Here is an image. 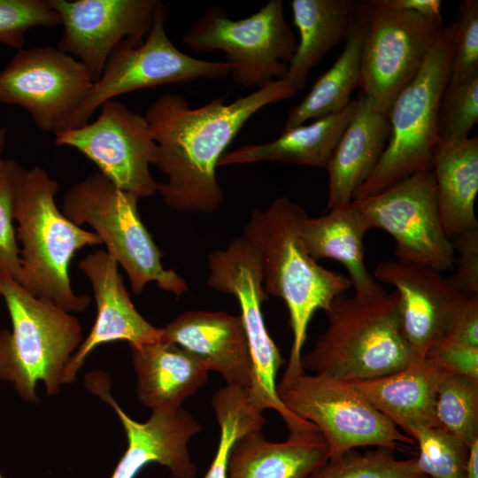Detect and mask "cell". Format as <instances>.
<instances>
[{
	"instance_id": "6da1fadb",
	"label": "cell",
	"mask_w": 478,
	"mask_h": 478,
	"mask_svg": "<svg viewBox=\"0 0 478 478\" xmlns=\"http://www.w3.org/2000/svg\"><path fill=\"white\" fill-rule=\"evenodd\" d=\"M297 93L283 79L229 104L227 96L197 108L179 94L166 93L156 99L144 117L157 147L154 166L166 176L158 184L165 204L188 213L217 211L224 195L216 168L227 146L256 112Z\"/></svg>"
},
{
	"instance_id": "7a4b0ae2",
	"label": "cell",
	"mask_w": 478,
	"mask_h": 478,
	"mask_svg": "<svg viewBox=\"0 0 478 478\" xmlns=\"http://www.w3.org/2000/svg\"><path fill=\"white\" fill-rule=\"evenodd\" d=\"M306 217L299 204L280 197L264 210L254 209L242 235L260 257L266 295L282 299L289 311L293 340L281 379L305 372L302 351L314 312L327 311L335 297L351 288L349 278L323 267L308 253L301 235Z\"/></svg>"
},
{
	"instance_id": "3957f363",
	"label": "cell",
	"mask_w": 478,
	"mask_h": 478,
	"mask_svg": "<svg viewBox=\"0 0 478 478\" xmlns=\"http://www.w3.org/2000/svg\"><path fill=\"white\" fill-rule=\"evenodd\" d=\"M58 181L42 167L24 170L14 210L16 238L21 243L19 283L37 298L68 312H81L89 305L90 297L73 292L70 262L77 251L102 241L58 210Z\"/></svg>"
},
{
	"instance_id": "277c9868",
	"label": "cell",
	"mask_w": 478,
	"mask_h": 478,
	"mask_svg": "<svg viewBox=\"0 0 478 478\" xmlns=\"http://www.w3.org/2000/svg\"><path fill=\"white\" fill-rule=\"evenodd\" d=\"M325 313L327 329L302 356L305 372L351 382L394 373L412 359L402 333L396 290L373 299L343 293Z\"/></svg>"
},
{
	"instance_id": "5b68a950",
	"label": "cell",
	"mask_w": 478,
	"mask_h": 478,
	"mask_svg": "<svg viewBox=\"0 0 478 478\" xmlns=\"http://www.w3.org/2000/svg\"><path fill=\"white\" fill-rule=\"evenodd\" d=\"M0 296L12 327L0 331V380L12 383L28 403L39 402L38 382H43L48 396L57 395L65 367L81 343L79 320L7 275L0 274Z\"/></svg>"
},
{
	"instance_id": "8992f818",
	"label": "cell",
	"mask_w": 478,
	"mask_h": 478,
	"mask_svg": "<svg viewBox=\"0 0 478 478\" xmlns=\"http://www.w3.org/2000/svg\"><path fill=\"white\" fill-rule=\"evenodd\" d=\"M454 29L455 22L443 25L421 68L394 100L388 114L385 150L353 200L374 196L415 173L432 170L438 109L448 81Z\"/></svg>"
},
{
	"instance_id": "52a82bcc",
	"label": "cell",
	"mask_w": 478,
	"mask_h": 478,
	"mask_svg": "<svg viewBox=\"0 0 478 478\" xmlns=\"http://www.w3.org/2000/svg\"><path fill=\"white\" fill-rule=\"evenodd\" d=\"M138 201L98 171L65 193L62 212L75 225L89 224L94 229L125 270L135 295L156 282L158 289L180 297L189 287L176 271L164 267L163 253L140 218Z\"/></svg>"
},
{
	"instance_id": "ba28073f",
	"label": "cell",
	"mask_w": 478,
	"mask_h": 478,
	"mask_svg": "<svg viewBox=\"0 0 478 478\" xmlns=\"http://www.w3.org/2000/svg\"><path fill=\"white\" fill-rule=\"evenodd\" d=\"M182 42L195 52H223L234 81L256 89L285 79L297 45L281 0H270L237 20L214 5L191 25Z\"/></svg>"
},
{
	"instance_id": "9c48e42d",
	"label": "cell",
	"mask_w": 478,
	"mask_h": 478,
	"mask_svg": "<svg viewBox=\"0 0 478 478\" xmlns=\"http://www.w3.org/2000/svg\"><path fill=\"white\" fill-rule=\"evenodd\" d=\"M276 389L286 408L318 428L329 459L358 447L396 450L414 443L347 382L303 372L281 379Z\"/></svg>"
},
{
	"instance_id": "30bf717a",
	"label": "cell",
	"mask_w": 478,
	"mask_h": 478,
	"mask_svg": "<svg viewBox=\"0 0 478 478\" xmlns=\"http://www.w3.org/2000/svg\"><path fill=\"white\" fill-rule=\"evenodd\" d=\"M208 268L207 285L235 297L240 306L251 361L247 389L251 403L261 412H277L289 430L298 428L304 420L286 408L277 394L276 376L285 360L264 321L261 306L268 296L263 287L257 250L243 236L235 237L227 248L208 255Z\"/></svg>"
},
{
	"instance_id": "8fae6325",
	"label": "cell",
	"mask_w": 478,
	"mask_h": 478,
	"mask_svg": "<svg viewBox=\"0 0 478 478\" xmlns=\"http://www.w3.org/2000/svg\"><path fill=\"white\" fill-rule=\"evenodd\" d=\"M361 93L388 116L400 91L416 76L443 27L442 19L391 7L387 0L364 1Z\"/></svg>"
},
{
	"instance_id": "7c38bea8",
	"label": "cell",
	"mask_w": 478,
	"mask_h": 478,
	"mask_svg": "<svg viewBox=\"0 0 478 478\" xmlns=\"http://www.w3.org/2000/svg\"><path fill=\"white\" fill-rule=\"evenodd\" d=\"M166 19L167 10L160 1L143 42L137 46L124 44L111 56L66 129L89 122L97 109L119 96L166 84H184L229 74V66L223 60L200 59L181 51L166 32Z\"/></svg>"
},
{
	"instance_id": "4fadbf2b",
	"label": "cell",
	"mask_w": 478,
	"mask_h": 478,
	"mask_svg": "<svg viewBox=\"0 0 478 478\" xmlns=\"http://www.w3.org/2000/svg\"><path fill=\"white\" fill-rule=\"evenodd\" d=\"M368 230L380 228L395 241L397 259L442 272L453 269L455 251L443 230L432 170L420 171L385 190L352 200Z\"/></svg>"
},
{
	"instance_id": "5bb4252c",
	"label": "cell",
	"mask_w": 478,
	"mask_h": 478,
	"mask_svg": "<svg viewBox=\"0 0 478 478\" xmlns=\"http://www.w3.org/2000/svg\"><path fill=\"white\" fill-rule=\"evenodd\" d=\"M94 82L81 62L57 47L24 48L0 72V103L20 106L55 135L67 128Z\"/></svg>"
},
{
	"instance_id": "9a60e30c",
	"label": "cell",
	"mask_w": 478,
	"mask_h": 478,
	"mask_svg": "<svg viewBox=\"0 0 478 478\" xmlns=\"http://www.w3.org/2000/svg\"><path fill=\"white\" fill-rule=\"evenodd\" d=\"M100 109L94 121L56 133L54 144L80 151L120 189L139 199L154 196L158 182L150 166L157 147L144 115L114 99Z\"/></svg>"
},
{
	"instance_id": "2e32d148",
	"label": "cell",
	"mask_w": 478,
	"mask_h": 478,
	"mask_svg": "<svg viewBox=\"0 0 478 478\" xmlns=\"http://www.w3.org/2000/svg\"><path fill=\"white\" fill-rule=\"evenodd\" d=\"M63 34L61 51L81 62L96 81L111 56L122 45L146 37L159 0H49Z\"/></svg>"
},
{
	"instance_id": "e0dca14e",
	"label": "cell",
	"mask_w": 478,
	"mask_h": 478,
	"mask_svg": "<svg viewBox=\"0 0 478 478\" xmlns=\"http://www.w3.org/2000/svg\"><path fill=\"white\" fill-rule=\"evenodd\" d=\"M87 389L112 407L125 430L127 447L110 478H135L150 463L166 467L173 478H195L197 467L188 449L200 423L184 408L152 412L145 422L130 418L112 397L109 376L88 374Z\"/></svg>"
},
{
	"instance_id": "ac0fdd59",
	"label": "cell",
	"mask_w": 478,
	"mask_h": 478,
	"mask_svg": "<svg viewBox=\"0 0 478 478\" xmlns=\"http://www.w3.org/2000/svg\"><path fill=\"white\" fill-rule=\"evenodd\" d=\"M374 277L397 292L402 333L413 357L425 358L449 338L463 294L440 271L418 263L384 260L375 266Z\"/></svg>"
},
{
	"instance_id": "d6986e66",
	"label": "cell",
	"mask_w": 478,
	"mask_h": 478,
	"mask_svg": "<svg viewBox=\"0 0 478 478\" xmlns=\"http://www.w3.org/2000/svg\"><path fill=\"white\" fill-rule=\"evenodd\" d=\"M79 269L91 283L97 312L90 333L65 367L62 385L76 381L85 358L100 344L127 341L137 347L161 341V328L152 326L135 309L111 254L96 250L79 262Z\"/></svg>"
},
{
	"instance_id": "ffe728a7",
	"label": "cell",
	"mask_w": 478,
	"mask_h": 478,
	"mask_svg": "<svg viewBox=\"0 0 478 478\" xmlns=\"http://www.w3.org/2000/svg\"><path fill=\"white\" fill-rule=\"evenodd\" d=\"M161 341L189 351L209 371L219 373L227 386L249 389L251 361L240 315L187 311L161 328Z\"/></svg>"
},
{
	"instance_id": "44dd1931",
	"label": "cell",
	"mask_w": 478,
	"mask_h": 478,
	"mask_svg": "<svg viewBox=\"0 0 478 478\" xmlns=\"http://www.w3.org/2000/svg\"><path fill=\"white\" fill-rule=\"evenodd\" d=\"M328 459V443L316 427L289 433L282 442L253 430L231 447L227 478H308Z\"/></svg>"
},
{
	"instance_id": "7402d4cb",
	"label": "cell",
	"mask_w": 478,
	"mask_h": 478,
	"mask_svg": "<svg viewBox=\"0 0 478 478\" xmlns=\"http://www.w3.org/2000/svg\"><path fill=\"white\" fill-rule=\"evenodd\" d=\"M389 133L388 116L376 111L359 93L356 112L325 168L328 174V211L351 203L355 191L378 166Z\"/></svg>"
},
{
	"instance_id": "603a6c76",
	"label": "cell",
	"mask_w": 478,
	"mask_h": 478,
	"mask_svg": "<svg viewBox=\"0 0 478 478\" xmlns=\"http://www.w3.org/2000/svg\"><path fill=\"white\" fill-rule=\"evenodd\" d=\"M443 373L428 358L413 357L394 373L349 383L408 436L413 428L438 426L435 405Z\"/></svg>"
},
{
	"instance_id": "cb8c5ba5",
	"label": "cell",
	"mask_w": 478,
	"mask_h": 478,
	"mask_svg": "<svg viewBox=\"0 0 478 478\" xmlns=\"http://www.w3.org/2000/svg\"><path fill=\"white\" fill-rule=\"evenodd\" d=\"M130 348L137 397L152 412L181 407L208 380L207 367L173 343L159 341Z\"/></svg>"
},
{
	"instance_id": "d4e9b609",
	"label": "cell",
	"mask_w": 478,
	"mask_h": 478,
	"mask_svg": "<svg viewBox=\"0 0 478 478\" xmlns=\"http://www.w3.org/2000/svg\"><path fill=\"white\" fill-rule=\"evenodd\" d=\"M369 231L360 212L348 204L334 207L320 217H306L301 235L305 249L316 261L336 260L349 274L355 297L373 299L387 294L365 264L364 236Z\"/></svg>"
},
{
	"instance_id": "484cf974",
	"label": "cell",
	"mask_w": 478,
	"mask_h": 478,
	"mask_svg": "<svg viewBox=\"0 0 478 478\" xmlns=\"http://www.w3.org/2000/svg\"><path fill=\"white\" fill-rule=\"evenodd\" d=\"M432 171L436 203L447 237L478 227L474 202L478 192V138L444 142L434 147Z\"/></svg>"
},
{
	"instance_id": "4316f807",
	"label": "cell",
	"mask_w": 478,
	"mask_h": 478,
	"mask_svg": "<svg viewBox=\"0 0 478 478\" xmlns=\"http://www.w3.org/2000/svg\"><path fill=\"white\" fill-rule=\"evenodd\" d=\"M356 109L357 99H351L343 111L297 126L273 141L225 152L218 166L270 161L325 169Z\"/></svg>"
},
{
	"instance_id": "83f0119b",
	"label": "cell",
	"mask_w": 478,
	"mask_h": 478,
	"mask_svg": "<svg viewBox=\"0 0 478 478\" xmlns=\"http://www.w3.org/2000/svg\"><path fill=\"white\" fill-rule=\"evenodd\" d=\"M363 1L293 0L294 24L299 33L296 51L285 79L302 90L310 71L334 47L346 41L354 27Z\"/></svg>"
},
{
	"instance_id": "f1b7e54d",
	"label": "cell",
	"mask_w": 478,
	"mask_h": 478,
	"mask_svg": "<svg viewBox=\"0 0 478 478\" xmlns=\"http://www.w3.org/2000/svg\"><path fill=\"white\" fill-rule=\"evenodd\" d=\"M366 26L363 1L342 53L301 102L289 110L281 133L308 120L337 113L349 104L351 93L360 83L361 54Z\"/></svg>"
},
{
	"instance_id": "f546056e",
	"label": "cell",
	"mask_w": 478,
	"mask_h": 478,
	"mask_svg": "<svg viewBox=\"0 0 478 478\" xmlns=\"http://www.w3.org/2000/svg\"><path fill=\"white\" fill-rule=\"evenodd\" d=\"M220 441L214 458L203 478H227V461L231 447L242 436L262 430L266 419L241 389L223 387L212 397Z\"/></svg>"
},
{
	"instance_id": "4dcf8cb0",
	"label": "cell",
	"mask_w": 478,
	"mask_h": 478,
	"mask_svg": "<svg viewBox=\"0 0 478 478\" xmlns=\"http://www.w3.org/2000/svg\"><path fill=\"white\" fill-rule=\"evenodd\" d=\"M435 412L438 426L470 447L478 441V380L443 373Z\"/></svg>"
},
{
	"instance_id": "1f68e13d",
	"label": "cell",
	"mask_w": 478,
	"mask_h": 478,
	"mask_svg": "<svg viewBox=\"0 0 478 478\" xmlns=\"http://www.w3.org/2000/svg\"><path fill=\"white\" fill-rule=\"evenodd\" d=\"M408 436L416 441L420 472L427 478H465L469 446L440 426L417 427Z\"/></svg>"
},
{
	"instance_id": "d6a6232c",
	"label": "cell",
	"mask_w": 478,
	"mask_h": 478,
	"mask_svg": "<svg viewBox=\"0 0 478 478\" xmlns=\"http://www.w3.org/2000/svg\"><path fill=\"white\" fill-rule=\"evenodd\" d=\"M308 478H427L416 459H397L391 450L379 448L358 454L352 451L328 459Z\"/></svg>"
},
{
	"instance_id": "836d02e7",
	"label": "cell",
	"mask_w": 478,
	"mask_h": 478,
	"mask_svg": "<svg viewBox=\"0 0 478 478\" xmlns=\"http://www.w3.org/2000/svg\"><path fill=\"white\" fill-rule=\"evenodd\" d=\"M478 121V73L446 85L439 104L437 137L453 142L467 138Z\"/></svg>"
},
{
	"instance_id": "e575fe53",
	"label": "cell",
	"mask_w": 478,
	"mask_h": 478,
	"mask_svg": "<svg viewBox=\"0 0 478 478\" xmlns=\"http://www.w3.org/2000/svg\"><path fill=\"white\" fill-rule=\"evenodd\" d=\"M24 168L14 159L0 165V274L18 282L21 274L19 249L13 227L15 202Z\"/></svg>"
},
{
	"instance_id": "d590c367",
	"label": "cell",
	"mask_w": 478,
	"mask_h": 478,
	"mask_svg": "<svg viewBox=\"0 0 478 478\" xmlns=\"http://www.w3.org/2000/svg\"><path fill=\"white\" fill-rule=\"evenodd\" d=\"M59 25L49 0H0V43L16 51L24 49L30 29Z\"/></svg>"
},
{
	"instance_id": "8d00e7d4",
	"label": "cell",
	"mask_w": 478,
	"mask_h": 478,
	"mask_svg": "<svg viewBox=\"0 0 478 478\" xmlns=\"http://www.w3.org/2000/svg\"><path fill=\"white\" fill-rule=\"evenodd\" d=\"M454 22L448 85L478 73V1H463Z\"/></svg>"
},
{
	"instance_id": "74e56055",
	"label": "cell",
	"mask_w": 478,
	"mask_h": 478,
	"mask_svg": "<svg viewBox=\"0 0 478 478\" xmlns=\"http://www.w3.org/2000/svg\"><path fill=\"white\" fill-rule=\"evenodd\" d=\"M455 251L453 273L445 277L462 294L478 295V227L461 233L451 240Z\"/></svg>"
},
{
	"instance_id": "f35d334b",
	"label": "cell",
	"mask_w": 478,
	"mask_h": 478,
	"mask_svg": "<svg viewBox=\"0 0 478 478\" xmlns=\"http://www.w3.org/2000/svg\"><path fill=\"white\" fill-rule=\"evenodd\" d=\"M425 358L443 373L478 380V347L446 340Z\"/></svg>"
},
{
	"instance_id": "ab89813d",
	"label": "cell",
	"mask_w": 478,
	"mask_h": 478,
	"mask_svg": "<svg viewBox=\"0 0 478 478\" xmlns=\"http://www.w3.org/2000/svg\"><path fill=\"white\" fill-rule=\"evenodd\" d=\"M447 340L478 347L477 294H463L458 315Z\"/></svg>"
},
{
	"instance_id": "60d3db41",
	"label": "cell",
	"mask_w": 478,
	"mask_h": 478,
	"mask_svg": "<svg viewBox=\"0 0 478 478\" xmlns=\"http://www.w3.org/2000/svg\"><path fill=\"white\" fill-rule=\"evenodd\" d=\"M387 3L395 9L411 11L429 18L442 19L440 0H387Z\"/></svg>"
},
{
	"instance_id": "b9f144b4",
	"label": "cell",
	"mask_w": 478,
	"mask_h": 478,
	"mask_svg": "<svg viewBox=\"0 0 478 478\" xmlns=\"http://www.w3.org/2000/svg\"><path fill=\"white\" fill-rule=\"evenodd\" d=\"M465 478H478V441L474 442L469 448Z\"/></svg>"
},
{
	"instance_id": "7bdbcfd3",
	"label": "cell",
	"mask_w": 478,
	"mask_h": 478,
	"mask_svg": "<svg viewBox=\"0 0 478 478\" xmlns=\"http://www.w3.org/2000/svg\"><path fill=\"white\" fill-rule=\"evenodd\" d=\"M5 139H6V131L4 128L0 127V153H2L3 149L4 147Z\"/></svg>"
},
{
	"instance_id": "ee69618b",
	"label": "cell",
	"mask_w": 478,
	"mask_h": 478,
	"mask_svg": "<svg viewBox=\"0 0 478 478\" xmlns=\"http://www.w3.org/2000/svg\"><path fill=\"white\" fill-rule=\"evenodd\" d=\"M0 478H4V476H3L2 473H1V471H0Z\"/></svg>"
},
{
	"instance_id": "f6af8a7d",
	"label": "cell",
	"mask_w": 478,
	"mask_h": 478,
	"mask_svg": "<svg viewBox=\"0 0 478 478\" xmlns=\"http://www.w3.org/2000/svg\"><path fill=\"white\" fill-rule=\"evenodd\" d=\"M2 159H3V158H1V153H0V165H1Z\"/></svg>"
}]
</instances>
